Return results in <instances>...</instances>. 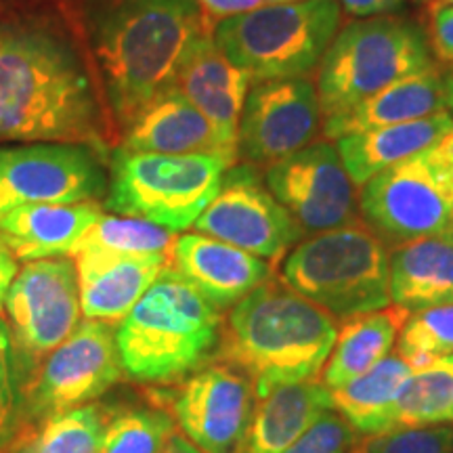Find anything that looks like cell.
I'll use <instances>...</instances> for the list:
<instances>
[{
    "label": "cell",
    "instance_id": "cell-4",
    "mask_svg": "<svg viewBox=\"0 0 453 453\" xmlns=\"http://www.w3.org/2000/svg\"><path fill=\"white\" fill-rule=\"evenodd\" d=\"M223 317L168 265L118 326L124 376L157 387L183 382L214 359Z\"/></svg>",
    "mask_w": 453,
    "mask_h": 453
},
{
    "label": "cell",
    "instance_id": "cell-9",
    "mask_svg": "<svg viewBox=\"0 0 453 453\" xmlns=\"http://www.w3.org/2000/svg\"><path fill=\"white\" fill-rule=\"evenodd\" d=\"M365 225L393 250L453 231V133L395 164L359 191Z\"/></svg>",
    "mask_w": 453,
    "mask_h": 453
},
{
    "label": "cell",
    "instance_id": "cell-36",
    "mask_svg": "<svg viewBox=\"0 0 453 453\" xmlns=\"http://www.w3.org/2000/svg\"><path fill=\"white\" fill-rule=\"evenodd\" d=\"M426 34L434 59L453 65V4H430Z\"/></svg>",
    "mask_w": 453,
    "mask_h": 453
},
{
    "label": "cell",
    "instance_id": "cell-20",
    "mask_svg": "<svg viewBox=\"0 0 453 453\" xmlns=\"http://www.w3.org/2000/svg\"><path fill=\"white\" fill-rule=\"evenodd\" d=\"M81 288L84 319L120 326L122 319L170 265L166 257L81 250L72 254Z\"/></svg>",
    "mask_w": 453,
    "mask_h": 453
},
{
    "label": "cell",
    "instance_id": "cell-33",
    "mask_svg": "<svg viewBox=\"0 0 453 453\" xmlns=\"http://www.w3.org/2000/svg\"><path fill=\"white\" fill-rule=\"evenodd\" d=\"M453 451V426L410 428L396 430L388 434L364 437L357 453H451Z\"/></svg>",
    "mask_w": 453,
    "mask_h": 453
},
{
    "label": "cell",
    "instance_id": "cell-22",
    "mask_svg": "<svg viewBox=\"0 0 453 453\" xmlns=\"http://www.w3.org/2000/svg\"><path fill=\"white\" fill-rule=\"evenodd\" d=\"M441 111H447L445 70L434 65L390 84L353 110L326 118L321 134L326 141H338L347 134L422 120Z\"/></svg>",
    "mask_w": 453,
    "mask_h": 453
},
{
    "label": "cell",
    "instance_id": "cell-16",
    "mask_svg": "<svg viewBox=\"0 0 453 453\" xmlns=\"http://www.w3.org/2000/svg\"><path fill=\"white\" fill-rule=\"evenodd\" d=\"M257 395L250 380L234 367L211 361L185 378L170 403V416L203 453H235Z\"/></svg>",
    "mask_w": 453,
    "mask_h": 453
},
{
    "label": "cell",
    "instance_id": "cell-26",
    "mask_svg": "<svg viewBox=\"0 0 453 453\" xmlns=\"http://www.w3.org/2000/svg\"><path fill=\"white\" fill-rule=\"evenodd\" d=\"M407 317L410 311L388 304L387 309L344 319L330 359L321 372L326 387L330 390L347 387L355 378L364 376L373 365L380 364L395 347Z\"/></svg>",
    "mask_w": 453,
    "mask_h": 453
},
{
    "label": "cell",
    "instance_id": "cell-13",
    "mask_svg": "<svg viewBox=\"0 0 453 453\" xmlns=\"http://www.w3.org/2000/svg\"><path fill=\"white\" fill-rule=\"evenodd\" d=\"M194 226L197 234L231 243L273 267L304 240L300 225L271 194L258 168L248 162L226 168L219 194Z\"/></svg>",
    "mask_w": 453,
    "mask_h": 453
},
{
    "label": "cell",
    "instance_id": "cell-11",
    "mask_svg": "<svg viewBox=\"0 0 453 453\" xmlns=\"http://www.w3.org/2000/svg\"><path fill=\"white\" fill-rule=\"evenodd\" d=\"M4 313L24 384L82 319L81 288L72 257L26 263L11 283Z\"/></svg>",
    "mask_w": 453,
    "mask_h": 453
},
{
    "label": "cell",
    "instance_id": "cell-43",
    "mask_svg": "<svg viewBox=\"0 0 453 453\" xmlns=\"http://www.w3.org/2000/svg\"><path fill=\"white\" fill-rule=\"evenodd\" d=\"M449 237H451V240H453V231H451V234H449Z\"/></svg>",
    "mask_w": 453,
    "mask_h": 453
},
{
    "label": "cell",
    "instance_id": "cell-41",
    "mask_svg": "<svg viewBox=\"0 0 453 453\" xmlns=\"http://www.w3.org/2000/svg\"><path fill=\"white\" fill-rule=\"evenodd\" d=\"M445 97H447V111L453 118V65L445 70Z\"/></svg>",
    "mask_w": 453,
    "mask_h": 453
},
{
    "label": "cell",
    "instance_id": "cell-28",
    "mask_svg": "<svg viewBox=\"0 0 453 453\" xmlns=\"http://www.w3.org/2000/svg\"><path fill=\"white\" fill-rule=\"evenodd\" d=\"M110 413L105 405L87 403L47 420L19 424L3 449L4 453H97Z\"/></svg>",
    "mask_w": 453,
    "mask_h": 453
},
{
    "label": "cell",
    "instance_id": "cell-19",
    "mask_svg": "<svg viewBox=\"0 0 453 453\" xmlns=\"http://www.w3.org/2000/svg\"><path fill=\"white\" fill-rule=\"evenodd\" d=\"M170 267L197 288L214 307L229 311L275 275L267 260L203 234L177 235Z\"/></svg>",
    "mask_w": 453,
    "mask_h": 453
},
{
    "label": "cell",
    "instance_id": "cell-21",
    "mask_svg": "<svg viewBox=\"0 0 453 453\" xmlns=\"http://www.w3.org/2000/svg\"><path fill=\"white\" fill-rule=\"evenodd\" d=\"M97 202L30 203L0 214V243L17 260L70 257L81 237L97 223Z\"/></svg>",
    "mask_w": 453,
    "mask_h": 453
},
{
    "label": "cell",
    "instance_id": "cell-7",
    "mask_svg": "<svg viewBox=\"0 0 453 453\" xmlns=\"http://www.w3.org/2000/svg\"><path fill=\"white\" fill-rule=\"evenodd\" d=\"M434 65L428 34L416 21L396 15L350 21L340 27L317 70L324 120Z\"/></svg>",
    "mask_w": 453,
    "mask_h": 453
},
{
    "label": "cell",
    "instance_id": "cell-31",
    "mask_svg": "<svg viewBox=\"0 0 453 453\" xmlns=\"http://www.w3.org/2000/svg\"><path fill=\"white\" fill-rule=\"evenodd\" d=\"M177 430L174 418L160 407L111 411L97 453H160Z\"/></svg>",
    "mask_w": 453,
    "mask_h": 453
},
{
    "label": "cell",
    "instance_id": "cell-30",
    "mask_svg": "<svg viewBox=\"0 0 453 453\" xmlns=\"http://www.w3.org/2000/svg\"><path fill=\"white\" fill-rule=\"evenodd\" d=\"M177 234L137 217L101 214L97 223L81 237L72 254L97 250L124 257H166L170 258ZM70 254V257H72Z\"/></svg>",
    "mask_w": 453,
    "mask_h": 453
},
{
    "label": "cell",
    "instance_id": "cell-37",
    "mask_svg": "<svg viewBox=\"0 0 453 453\" xmlns=\"http://www.w3.org/2000/svg\"><path fill=\"white\" fill-rule=\"evenodd\" d=\"M200 4L208 19H229L243 13H252V11L269 7V4L290 3V0H196Z\"/></svg>",
    "mask_w": 453,
    "mask_h": 453
},
{
    "label": "cell",
    "instance_id": "cell-17",
    "mask_svg": "<svg viewBox=\"0 0 453 453\" xmlns=\"http://www.w3.org/2000/svg\"><path fill=\"white\" fill-rule=\"evenodd\" d=\"M173 87L211 120L226 145L237 150V128L252 78L220 50L212 30L187 47Z\"/></svg>",
    "mask_w": 453,
    "mask_h": 453
},
{
    "label": "cell",
    "instance_id": "cell-10",
    "mask_svg": "<svg viewBox=\"0 0 453 453\" xmlns=\"http://www.w3.org/2000/svg\"><path fill=\"white\" fill-rule=\"evenodd\" d=\"M118 326L84 319L21 384V424L93 403L122 380Z\"/></svg>",
    "mask_w": 453,
    "mask_h": 453
},
{
    "label": "cell",
    "instance_id": "cell-27",
    "mask_svg": "<svg viewBox=\"0 0 453 453\" xmlns=\"http://www.w3.org/2000/svg\"><path fill=\"white\" fill-rule=\"evenodd\" d=\"M441 424H453V355L441 357L407 378L372 437Z\"/></svg>",
    "mask_w": 453,
    "mask_h": 453
},
{
    "label": "cell",
    "instance_id": "cell-6",
    "mask_svg": "<svg viewBox=\"0 0 453 453\" xmlns=\"http://www.w3.org/2000/svg\"><path fill=\"white\" fill-rule=\"evenodd\" d=\"M340 26L338 0H290L220 19L212 36L252 84L303 81L319 70Z\"/></svg>",
    "mask_w": 453,
    "mask_h": 453
},
{
    "label": "cell",
    "instance_id": "cell-35",
    "mask_svg": "<svg viewBox=\"0 0 453 453\" xmlns=\"http://www.w3.org/2000/svg\"><path fill=\"white\" fill-rule=\"evenodd\" d=\"M17 384L13 340L7 319L0 317V447H4L15 433L17 420Z\"/></svg>",
    "mask_w": 453,
    "mask_h": 453
},
{
    "label": "cell",
    "instance_id": "cell-3",
    "mask_svg": "<svg viewBox=\"0 0 453 453\" xmlns=\"http://www.w3.org/2000/svg\"><path fill=\"white\" fill-rule=\"evenodd\" d=\"M336 336L327 311L273 275L226 311L212 361L243 373L263 396L281 384L317 380Z\"/></svg>",
    "mask_w": 453,
    "mask_h": 453
},
{
    "label": "cell",
    "instance_id": "cell-42",
    "mask_svg": "<svg viewBox=\"0 0 453 453\" xmlns=\"http://www.w3.org/2000/svg\"><path fill=\"white\" fill-rule=\"evenodd\" d=\"M433 3H439V4H453V0H433Z\"/></svg>",
    "mask_w": 453,
    "mask_h": 453
},
{
    "label": "cell",
    "instance_id": "cell-2",
    "mask_svg": "<svg viewBox=\"0 0 453 453\" xmlns=\"http://www.w3.org/2000/svg\"><path fill=\"white\" fill-rule=\"evenodd\" d=\"M212 27L196 0H107L93 11L90 49L105 107L120 130L173 87L187 47Z\"/></svg>",
    "mask_w": 453,
    "mask_h": 453
},
{
    "label": "cell",
    "instance_id": "cell-8",
    "mask_svg": "<svg viewBox=\"0 0 453 453\" xmlns=\"http://www.w3.org/2000/svg\"><path fill=\"white\" fill-rule=\"evenodd\" d=\"M229 166L234 164L219 156L147 154L118 147L107 168L104 206L183 234L219 194Z\"/></svg>",
    "mask_w": 453,
    "mask_h": 453
},
{
    "label": "cell",
    "instance_id": "cell-38",
    "mask_svg": "<svg viewBox=\"0 0 453 453\" xmlns=\"http://www.w3.org/2000/svg\"><path fill=\"white\" fill-rule=\"evenodd\" d=\"M338 3L349 15L367 19V17L395 13L396 9H401L405 0H338Z\"/></svg>",
    "mask_w": 453,
    "mask_h": 453
},
{
    "label": "cell",
    "instance_id": "cell-15",
    "mask_svg": "<svg viewBox=\"0 0 453 453\" xmlns=\"http://www.w3.org/2000/svg\"><path fill=\"white\" fill-rule=\"evenodd\" d=\"M324 130V111L311 78L254 82L237 128V157L271 166L296 154Z\"/></svg>",
    "mask_w": 453,
    "mask_h": 453
},
{
    "label": "cell",
    "instance_id": "cell-5",
    "mask_svg": "<svg viewBox=\"0 0 453 453\" xmlns=\"http://www.w3.org/2000/svg\"><path fill=\"white\" fill-rule=\"evenodd\" d=\"M280 280L334 319L393 304L390 248L364 219L300 240L281 260Z\"/></svg>",
    "mask_w": 453,
    "mask_h": 453
},
{
    "label": "cell",
    "instance_id": "cell-34",
    "mask_svg": "<svg viewBox=\"0 0 453 453\" xmlns=\"http://www.w3.org/2000/svg\"><path fill=\"white\" fill-rule=\"evenodd\" d=\"M361 441L364 434L336 410H330L283 453H357Z\"/></svg>",
    "mask_w": 453,
    "mask_h": 453
},
{
    "label": "cell",
    "instance_id": "cell-14",
    "mask_svg": "<svg viewBox=\"0 0 453 453\" xmlns=\"http://www.w3.org/2000/svg\"><path fill=\"white\" fill-rule=\"evenodd\" d=\"M265 183L304 235L338 229L359 219L357 185L350 180L332 141H315L271 164L265 173Z\"/></svg>",
    "mask_w": 453,
    "mask_h": 453
},
{
    "label": "cell",
    "instance_id": "cell-1",
    "mask_svg": "<svg viewBox=\"0 0 453 453\" xmlns=\"http://www.w3.org/2000/svg\"><path fill=\"white\" fill-rule=\"evenodd\" d=\"M107 120L70 34L34 17L0 21V143H84L104 151Z\"/></svg>",
    "mask_w": 453,
    "mask_h": 453
},
{
    "label": "cell",
    "instance_id": "cell-39",
    "mask_svg": "<svg viewBox=\"0 0 453 453\" xmlns=\"http://www.w3.org/2000/svg\"><path fill=\"white\" fill-rule=\"evenodd\" d=\"M17 271H19L17 258L0 243V313L4 311V298H7V292L15 280Z\"/></svg>",
    "mask_w": 453,
    "mask_h": 453
},
{
    "label": "cell",
    "instance_id": "cell-29",
    "mask_svg": "<svg viewBox=\"0 0 453 453\" xmlns=\"http://www.w3.org/2000/svg\"><path fill=\"white\" fill-rule=\"evenodd\" d=\"M411 373L413 367L399 353L384 357L364 376L355 378L347 387L332 390L334 410L347 418L357 433L372 437L378 420Z\"/></svg>",
    "mask_w": 453,
    "mask_h": 453
},
{
    "label": "cell",
    "instance_id": "cell-18",
    "mask_svg": "<svg viewBox=\"0 0 453 453\" xmlns=\"http://www.w3.org/2000/svg\"><path fill=\"white\" fill-rule=\"evenodd\" d=\"M147 154H203L237 164V150L226 145L203 113L174 87L156 95L122 130V145Z\"/></svg>",
    "mask_w": 453,
    "mask_h": 453
},
{
    "label": "cell",
    "instance_id": "cell-40",
    "mask_svg": "<svg viewBox=\"0 0 453 453\" xmlns=\"http://www.w3.org/2000/svg\"><path fill=\"white\" fill-rule=\"evenodd\" d=\"M160 453H203L200 447H196L194 443H191L189 439L185 437L183 433H174L173 437L168 439V443L164 445V449Z\"/></svg>",
    "mask_w": 453,
    "mask_h": 453
},
{
    "label": "cell",
    "instance_id": "cell-23",
    "mask_svg": "<svg viewBox=\"0 0 453 453\" xmlns=\"http://www.w3.org/2000/svg\"><path fill=\"white\" fill-rule=\"evenodd\" d=\"M334 410L332 390L317 380L281 384L257 396L250 422L235 453H283Z\"/></svg>",
    "mask_w": 453,
    "mask_h": 453
},
{
    "label": "cell",
    "instance_id": "cell-32",
    "mask_svg": "<svg viewBox=\"0 0 453 453\" xmlns=\"http://www.w3.org/2000/svg\"><path fill=\"white\" fill-rule=\"evenodd\" d=\"M396 353L413 372L433 365L441 357L453 355V304L410 313L399 334Z\"/></svg>",
    "mask_w": 453,
    "mask_h": 453
},
{
    "label": "cell",
    "instance_id": "cell-12",
    "mask_svg": "<svg viewBox=\"0 0 453 453\" xmlns=\"http://www.w3.org/2000/svg\"><path fill=\"white\" fill-rule=\"evenodd\" d=\"M101 154L84 143L0 145V214L30 203L105 197L107 168Z\"/></svg>",
    "mask_w": 453,
    "mask_h": 453
},
{
    "label": "cell",
    "instance_id": "cell-25",
    "mask_svg": "<svg viewBox=\"0 0 453 453\" xmlns=\"http://www.w3.org/2000/svg\"><path fill=\"white\" fill-rule=\"evenodd\" d=\"M390 300L410 313L453 304V240L433 235L390 250Z\"/></svg>",
    "mask_w": 453,
    "mask_h": 453
},
{
    "label": "cell",
    "instance_id": "cell-24",
    "mask_svg": "<svg viewBox=\"0 0 453 453\" xmlns=\"http://www.w3.org/2000/svg\"><path fill=\"white\" fill-rule=\"evenodd\" d=\"M451 133L453 118L449 111H441L422 120L347 134L336 141V147L350 180L364 187L376 174L420 154Z\"/></svg>",
    "mask_w": 453,
    "mask_h": 453
}]
</instances>
